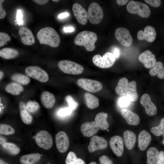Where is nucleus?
I'll return each mask as SVG.
<instances>
[{
	"label": "nucleus",
	"instance_id": "obj_1",
	"mask_svg": "<svg viewBox=\"0 0 164 164\" xmlns=\"http://www.w3.org/2000/svg\"><path fill=\"white\" fill-rule=\"evenodd\" d=\"M37 37L40 44L53 47H58L60 43L59 35L54 29L50 27L41 29L37 33Z\"/></svg>",
	"mask_w": 164,
	"mask_h": 164
},
{
	"label": "nucleus",
	"instance_id": "obj_2",
	"mask_svg": "<svg viewBox=\"0 0 164 164\" xmlns=\"http://www.w3.org/2000/svg\"><path fill=\"white\" fill-rule=\"evenodd\" d=\"M97 39V35L94 32L84 31L77 35L74 43L77 45L84 46L87 51L91 52L95 49V43Z\"/></svg>",
	"mask_w": 164,
	"mask_h": 164
},
{
	"label": "nucleus",
	"instance_id": "obj_3",
	"mask_svg": "<svg viewBox=\"0 0 164 164\" xmlns=\"http://www.w3.org/2000/svg\"><path fill=\"white\" fill-rule=\"evenodd\" d=\"M126 8L129 13L137 14L142 18H148L151 14L150 8L147 5L138 1H130Z\"/></svg>",
	"mask_w": 164,
	"mask_h": 164
},
{
	"label": "nucleus",
	"instance_id": "obj_4",
	"mask_svg": "<svg viewBox=\"0 0 164 164\" xmlns=\"http://www.w3.org/2000/svg\"><path fill=\"white\" fill-rule=\"evenodd\" d=\"M58 66L60 69L64 73L73 75L81 74L84 71L82 66L76 62L64 60L59 61Z\"/></svg>",
	"mask_w": 164,
	"mask_h": 164
},
{
	"label": "nucleus",
	"instance_id": "obj_5",
	"mask_svg": "<svg viewBox=\"0 0 164 164\" xmlns=\"http://www.w3.org/2000/svg\"><path fill=\"white\" fill-rule=\"evenodd\" d=\"M116 58L112 53L107 52L102 56L98 54L94 55L92 58V61L96 66L102 68H108L114 63Z\"/></svg>",
	"mask_w": 164,
	"mask_h": 164
},
{
	"label": "nucleus",
	"instance_id": "obj_6",
	"mask_svg": "<svg viewBox=\"0 0 164 164\" xmlns=\"http://www.w3.org/2000/svg\"><path fill=\"white\" fill-rule=\"evenodd\" d=\"M88 19L92 24L99 23L103 17V10L97 3L92 2L89 5L87 10Z\"/></svg>",
	"mask_w": 164,
	"mask_h": 164
},
{
	"label": "nucleus",
	"instance_id": "obj_7",
	"mask_svg": "<svg viewBox=\"0 0 164 164\" xmlns=\"http://www.w3.org/2000/svg\"><path fill=\"white\" fill-rule=\"evenodd\" d=\"M77 84L78 86L83 89L92 93L99 91L103 87V85L100 82L87 78L78 79L77 81Z\"/></svg>",
	"mask_w": 164,
	"mask_h": 164
},
{
	"label": "nucleus",
	"instance_id": "obj_8",
	"mask_svg": "<svg viewBox=\"0 0 164 164\" xmlns=\"http://www.w3.org/2000/svg\"><path fill=\"white\" fill-rule=\"evenodd\" d=\"M25 72L28 76L37 80L41 82H46L49 79L47 73L43 70L38 66H28L26 68Z\"/></svg>",
	"mask_w": 164,
	"mask_h": 164
},
{
	"label": "nucleus",
	"instance_id": "obj_9",
	"mask_svg": "<svg viewBox=\"0 0 164 164\" xmlns=\"http://www.w3.org/2000/svg\"><path fill=\"white\" fill-rule=\"evenodd\" d=\"M35 138L37 144L44 149H49L52 146L53 140L52 137L46 131H39L36 135Z\"/></svg>",
	"mask_w": 164,
	"mask_h": 164
},
{
	"label": "nucleus",
	"instance_id": "obj_10",
	"mask_svg": "<svg viewBox=\"0 0 164 164\" xmlns=\"http://www.w3.org/2000/svg\"><path fill=\"white\" fill-rule=\"evenodd\" d=\"M116 39L123 46L125 47L130 46L133 43V38L129 31L124 28H118L115 32Z\"/></svg>",
	"mask_w": 164,
	"mask_h": 164
},
{
	"label": "nucleus",
	"instance_id": "obj_11",
	"mask_svg": "<svg viewBox=\"0 0 164 164\" xmlns=\"http://www.w3.org/2000/svg\"><path fill=\"white\" fill-rule=\"evenodd\" d=\"M108 143L104 138L98 136H94L91 139L88 149L90 153L98 150L103 149L106 148Z\"/></svg>",
	"mask_w": 164,
	"mask_h": 164
},
{
	"label": "nucleus",
	"instance_id": "obj_12",
	"mask_svg": "<svg viewBox=\"0 0 164 164\" xmlns=\"http://www.w3.org/2000/svg\"><path fill=\"white\" fill-rule=\"evenodd\" d=\"M55 142L57 149L61 153L66 152L69 145L68 137L63 131L58 132L55 136Z\"/></svg>",
	"mask_w": 164,
	"mask_h": 164
},
{
	"label": "nucleus",
	"instance_id": "obj_13",
	"mask_svg": "<svg viewBox=\"0 0 164 164\" xmlns=\"http://www.w3.org/2000/svg\"><path fill=\"white\" fill-rule=\"evenodd\" d=\"M72 10L77 21L80 24L85 25L87 22V12L80 4L75 3L72 6Z\"/></svg>",
	"mask_w": 164,
	"mask_h": 164
},
{
	"label": "nucleus",
	"instance_id": "obj_14",
	"mask_svg": "<svg viewBox=\"0 0 164 164\" xmlns=\"http://www.w3.org/2000/svg\"><path fill=\"white\" fill-rule=\"evenodd\" d=\"M140 102L144 108L145 112L147 114L152 116L156 114L157 112L156 107L152 102L148 94H145L142 96Z\"/></svg>",
	"mask_w": 164,
	"mask_h": 164
},
{
	"label": "nucleus",
	"instance_id": "obj_15",
	"mask_svg": "<svg viewBox=\"0 0 164 164\" xmlns=\"http://www.w3.org/2000/svg\"><path fill=\"white\" fill-rule=\"evenodd\" d=\"M110 147L116 155L121 157L124 151L123 141L120 136L115 135L112 137L109 141Z\"/></svg>",
	"mask_w": 164,
	"mask_h": 164
},
{
	"label": "nucleus",
	"instance_id": "obj_16",
	"mask_svg": "<svg viewBox=\"0 0 164 164\" xmlns=\"http://www.w3.org/2000/svg\"><path fill=\"white\" fill-rule=\"evenodd\" d=\"M138 59L147 68H152L156 63L155 55L149 50L141 53L139 55Z\"/></svg>",
	"mask_w": 164,
	"mask_h": 164
},
{
	"label": "nucleus",
	"instance_id": "obj_17",
	"mask_svg": "<svg viewBox=\"0 0 164 164\" xmlns=\"http://www.w3.org/2000/svg\"><path fill=\"white\" fill-rule=\"evenodd\" d=\"M156 33L155 29L152 26H148L143 31L139 30L137 33V38L139 40H145L149 42H152L155 39Z\"/></svg>",
	"mask_w": 164,
	"mask_h": 164
},
{
	"label": "nucleus",
	"instance_id": "obj_18",
	"mask_svg": "<svg viewBox=\"0 0 164 164\" xmlns=\"http://www.w3.org/2000/svg\"><path fill=\"white\" fill-rule=\"evenodd\" d=\"M22 43L24 45L31 46L35 42V38L31 31L28 28L23 27L18 31Z\"/></svg>",
	"mask_w": 164,
	"mask_h": 164
},
{
	"label": "nucleus",
	"instance_id": "obj_19",
	"mask_svg": "<svg viewBox=\"0 0 164 164\" xmlns=\"http://www.w3.org/2000/svg\"><path fill=\"white\" fill-rule=\"evenodd\" d=\"M99 128L95 121H94L83 123L81 126L80 130L84 136L89 137L95 134Z\"/></svg>",
	"mask_w": 164,
	"mask_h": 164
},
{
	"label": "nucleus",
	"instance_id": "obj_20",
	"mask_svg": "<svg viewBox=\"0 0 164 164\" xmlns=\"http://www.w3.org/2000/svg\"><path fill=\"white\" fill-rule=\"evenodd\" d=\"M120 112L121 116L129 125L136 126L139 123L140 118L136 113L126 109H122Z\"/></svg>",
	"mask_w": 164,
	"mask_h": 164
},
{
	"label": "nucleus",
	"instance_id": "obj_21",
	"mask_svg": "<svg viewBox=\"0 0 164 164\" xmlns=\"http://www.w3.org/2000/svg\"><path fill=\"white\" fill-rule=\"evenodd\" d=\"M151 140V137L149 132L145 130L141 131L138 138V145L140 149L142 151L145 150L150 143Z\"/></svg>",
	"mask_w": 164,
	"mask_h": 164
},
{
	"label": "nucleus",
	"instance_id": "obj_22",
	"mask_svg": "<svg viewBox=\"0 0 164 164\" xmlns=\"http://www.w3.org/2000/svg\"><path fill=\"white\" fill-rule=\"evenodd\" d=\"M41 100L43 105L46 108H51L54 105L55 102L54 95L47 91L43 92L41 96Z\"/></svg>",
	"mask_w": 164,
	"mask_h": 164
},
{
	"label": "nucleus",
	"instance_id": "obj_23",
	"mask_svg": "<svg viewBox=\"0 0 164 164\" xmlns=\"http://www.w3.org/2000/svg\"><path fill=\"white\" fill-rule=\"evenodd\" d=\"M123 138L127 148L129 150L132 149L136 142L135 134L131 131L126 130L123 133Z\"/></svg>",
	"mask_w": 164,
	"mask_h": 164
},
{
	"label": "nucleus",
	"instance_id": "obj_24",
	"mask_svg": "<svg viewBox=\"0 0 164 164\" xmlns=\"http://www.w3.org/2000/svg\"><path fill=\"white\" fill-rule=\"evenodd\" d=\"M108 114L103 112L98 113L95 118V121L100 128L103 130H107L109 124L107 121Z\"/></svg>",
	"mask_w": 164,
	"mask_h": 164
},
{
	"label": "nucleus",
	"instance_id": "obj_25",
	"mask_svg": "<svg viewBox=\"0 0 164 164\" xmlns=\"http://www.w3.org/2000/svg\"><path fill=\"white\" fill-rule=\"evenodd\" d=\"M19 107L22 120L26 124H30L32 121V117L27 111L25 104L22 101H20L19 104Z\"/></svg>",
	"mask_w": 164,
	"mask_h": 164
},
{
	"label": "nucleus",
	"instance_id": "obj_26",
	"mask_svg": "<svg viewBox=\"0 0 164 164\" xmlns=\"http://www.w3.org/2000/svg\"><path fill=\"white\" fill-rule=\"evenodd\" d=\"M128 81L125 77H122L118 81L115 88L116 94L121 96L125 95L126 93L128 84Z\"/></svg>",
	"mask_w": 164,
	"mask_h": 164
},
{
	"label": "nucleus",
	"instance_id": "obj_27",
	"mask_svg": "<svg viewBox=\"0 0 164 164\" xmlns=\"http://www.w3.org/2000/svg\"><path fill=\"white\" fill-rule=\"evenodd\" d=\"M126 94L131 101H137L138 95L136 90V83L135 81H132L128 83Z\"/></svg>",
	"mask_w": 164,
	"mask_h": 164
},
{
	"label": "nucleus",
	"instance_id": "obj_28",
	"mask_svg": "<svg viewBox=\"0 0 164 164\" xmlns=\"http://www.w3.org/2000/svg\"><path fill=\"white\" fill-rule=\"evenodd\" d=\"M84 97L86 105L89 108L94 109L99 106V100L97 97L86 92L84 94Z\"/></svg>",
	"mask_w": 164,
	"mask_h": 164
},
{
	"label": "nucleus",
	"instance_id": "obj_29",
	"mask_svg": "<svg viewBox=\"0 0 164 164\" xmlns=\"http://www.w3.org/2000/svg\"><path fill=\"white\" fill-rule=\"evenodd\" d=\"M19 53L17 50L11 48H5L0 50V57L6 59L15 58L19 55Z\"/></svg>",
	"mask_w": 164,
	"mask_h": 164
},
{
	"label": "nucleus",
	"instance_id": "obj_30",
	"mask_svg": "<svg viewBox=\"0 0 164 164\" xmlns=\"http://www.w3.org/2000/svg\"><path fill=\"white\" fill-rule=\"evenodd\" d=\"M150 74L152 76L157 75L160 79H164V67L160 61L156 62L155 64L149 70Z\"/></svg>",
	"mask_w": 164,
	"mask_h": 164
},
{
	"label": "nucleus",
	"instance_id": "obj_31",
	"mask_svg": "<svg viewBox=\"0 0 164 164\" xmlns=\"http://www.w3.org/2000/svg\"><path fill=\"white\" fill-rule=\"evenodd\" d=\"M41 155L38 153L25 155L21 156L20 161L22 164H34L40 158Z\"/></svg>",
	"mask_w": 164,
	"mask_h": 164
},
{
	"label": "nucleus",
	"instance_id": "obj_32",
	"mask_svg": "<svg viewBox=\"0 0 164 164\" xmlns=\"http://www.w3.org/2000/svg\"><path fill=\"white\" fill-rule=\"evenodd\" d=\"M6 91L14 95H18L23 91V88L21 85L15 82L10 83L5 87Z\"/></svg>",
	"mask_w": 164,
	"mask_h": 164
},
{
	"label": "nucleus",
	"instance_id": "obj_33",
	"mask_svg": "<svg viewBox=\"0 0 164 164\" xmlns=\"http://www.w3.org/2000/svg\"><path fill=\"white\" fill-rule=\"evenodd\" d=\"M159 152L155 147H151L147 152V164H157V160Z\"/></svg>",
	"mask_w": 164,
	"mask_h": 164
},
{
	"label": "nucleus",
	"instance_id": "obj_34",
	"mask_svg": "<svg viewBox=\"0 0 164 164\" xmlns=\"http://www.w3.org/2000/svg\"><path fill=\"white\" fill-rule=\"evenodd\" d=\"M11 79L12 80L17 83L24 85L28 84L30 80L28 76L18 73L13 74L11 77Z\"/></svg>",
	"mask_w": 164,
	"mask_h": 164
},
{
	"label": "nucleus",
	"instance_id": "obj_35",
	"mask_svg": "<svg viewBox=\"0 0 164 164\" xmlns=\"http://www.w3.org/2000/svg\"><path fill=\"white\" fill-rule=\"evenodd\" d=\"M3 148L9 154L17 155L20 152L19 148L15 144L10 142H5L2 145Z\"/></svg>",
	"mask_w": 164,
	"mask_h": 164
},
{
	"label": "nucleus",
	"instance_id": "obj_36",
	"mask_svg": "<svg viewBox=\"0 0 164 164\" xmlns=\"http://www.w3.org/2000/svg\"><path fill=\"white\" fill-rule=\"evenodd\" d=\"M65 163L66 164H85L82 159L77 158L75 153L73 152H69L66 159Z\"/></svg>",
	"mask_w": 164,
	"mask_h": 164
},
{
	"label": "nucleus",
	"instance_id": "obj_37",
	"mask_svg": "<svg viewBox=\"0 0 164 164\" xmlns=\"http://www.w3.org/2000/svg\"><path fill=\"white\" fill-rule=\"evenodd\" d=\"M151 132L156 136H159L164 134V118H162L159 125L152 128Z\"/></svg>",
	"mask_w": 164,
	"mask_h": 164
},
{
	"label": "nucleus",
	"instance_id": "obj_38",
	"mask_svg": "<svg viewBox=\"0 0 164 164\" xmlns=\"http://www.w3.org/2000/svg\"><path fill=\"white\" fill-rule=\"evenodd\" d=\"M15 131L11 126L4 124L0 125V133L5 135H11L14 133Z\"/></svg>",
	"mask_w": 164,
	"mask_h": 164
},
{
	"label": "nucleus",
	"instance_id": "obj_39",
	"mask_svg": "<svg viewBox=\"0 0 164 164\" xmlns=\"http://www.w3.org/2000/svg\"><path fill=\"white\" fill-rule=\"evenodd\" d=\"M131 101L126 95L123 96L118 99L117 105L120 108H125L128 107L130 104Z\"/></svg>",
	"mask_w": 164,
	"mask_h": 164
},
{
	"label": "nucleus",
	"instance_id": "obj_40",
	"mask_svg": "<svg viewBox=\"0 0 164 164\" xmlns=\"http://www.w3.org/2000/svg\"><path fill=\"white\" fill-rule=\"evenodd\" d=\"M27 109L32 113L37 111L40 107L39 105L37 102L34 101H29L26 106Z\"/></svg>",
	"mask_w": 164,
	"mask_h": 164
},
{
	"label": "nucleus",
	"instance_id": "obj_41",
	"mask_svg": "<svg viewBox=\"0 0 164 164\" xmlns=\"http://www.w3.org/2000/svg\"><path fill=\"white\" fill-rule=\"evenodd\" d=\"M69 105V107L73 111L77 107L78 104L75 101L72 97L70 95L67 96L65 98Z\"/></svg>",
	"mask_w": 164,
	"mask_h": 164
},
{
	"label": "nucleus",
	"instance_id": "obj_42",
	"mask_svg": "<svg viewBox=\"0 0 164 164\" xmlns=\"http://www.w3.org/2000/svg\"><path fill=\"white\" fill-rule=\"evenodd\" d=\"M73 111L69 107H66L60 109L58 112V115L61 117H64L71 114Z\"/></svg>",
	"mask_w": 164,
	"mask_h": 164
},
{
	"label": "nucleus",
	"instance_id": "obj_43",
	"mask_svg": "<svg viewBox=\"0 0 164 164\" xmlns=\"http://www.w3.org/2000/svg\"><path fill=\"white\" fill-rule=\"evenodd\" d=\"M10 37L7 33L1 32H0V47L3 46L8 41H10Z\"/></svg>",
	"mask_w": 164,
	"mask_h": 164
},
{
	"label": "nucleus",
	"instance_id": "obj_44",
	"mask_svg": "<svg viewBox=\"0 0 164 164\" xmlns=\"http://www.w3.org/2000/svg\"><path fill=\"white\" fill-rule=\"evenodd\" d=\"M99 161L100 164H113L112 160L107 156L105 155L101 156L99 158Z\"/></svg>",
	"mask_w": 164,
	"mask_h": 164
},
{
	"label": "nucleus",
	"instance_id": "obj_45",
	"mask_svg": "<svg viewBox=\"0 0 164 164\" xmlns=\"http://www.w3.org/2000/svg\"><path fill=\"white\" fill-rule=\"evenodd\" d=\"M144 1L151 6L155 7L159 6L161 3L160 0H145Z\"/></svg>",
	"mask_w": 164,
	"mask_h": 164
},
{
	"label": "nucleus",
	"instance_id": "obj_46",
	"mask_svg": "<svg viewBox=\"0 0 164 164\" xmlns=\"http://www.w3.org/2000/svg\"><path fill=\"white\" fill-rule=\"evenodd\" d=\"M23 15L22 11L20 10L17 11L16 15V20L17 23L19 25L23 24V21L22 19Z\"/></svg>",
	"mask_w": 164,
	"mask_h": 164
},
{
	"label": "nucleus",
	"instance_id": "obj_47",
	"mask_svg": "<svg viewBox=\"0 0 164 164\" xmlns=\"http://www.w3.org/2000/svg\"><path fill=\"white\" fill-rule=\"evenodd\" d=\"M157 164H164V152L161 151L159 153L157 160Z\"/></svg>",
	"mask_w": 164,
	"mask_h": 164
},
{
	"label": "nucleus",
	"instance_id": "obj_48",
	"mask_svg": "<svg viewBox=\"0 0 164 164\" xmlns=\"http://www.w3.org/2000/svg\"><path fill=\"white\" fill-rule=\"evenodd\" d=\"M4 0H0V19L4 18L5 16L6 12L2 7V3L4 2Z\"/></svg>",
	"mask_w": 164,
	"mask_h": 164
},
{
	"label": "nucleus",
	"instance_id": "obj_49",
	"mask_svg": "<svg viewBox=\"0 0 164 164\" xmlns=\"http://www.w3.org/2000/svg\"><path fill=\"white\" fill-rule=\"evenodd\" d=\"M116 58H118L120 55V50L117 47L115 48L113 50V53H112Z\"/></svg>",
	"mask_w": 164,
	"mask_h": 164
},
{
	"label": "nucleus",
	"instance_id": "obj_50",
	"mask_svg": "<svg viewBox=\"0 0 164 164\" xmlns=\"http://www.w3.org/2000/svg\"><path fill=\"white\" fill-rule=\"evenodd\" d=\"M69 15V14L68 12H65L59 14L58 16V18L59 19H63L68 16Z\"/></svg>",
	"mask_w": 164,
	"mask_h": 164
},
{
	"label": "nucleus",
	"instance_id": "obj_51",
	"mask_svg": "<svg viewBox=\"0 0 164 164\" xmlns=\"http://www.w3.org/2000/svg\"><path fill=\"white\" fill-rule=\"evenodd\" d=\"M33 1L36 3L40 5H44L47 3L48 0H33Z\"/></svg>",
	"mask_w": 164,
	"mask_h": 164
},
{
	"label": "nucleus",
	"instance_id": "obj_52",
	"mask_svg": "<svg viewBox=\"0 0 164 164\" xmlns=\"http://www.w3.org/2000/svg\"><path fill=\"white\" fill-rule=\"evenodd\" d=\"M74 28L72 27H65L63 28V30L66 32H72L74 31Z\"/></svg>",
	"mask_w": 164,
	"mask_h": 164
},
{
	"label": "nucleus",
	"instance_id": "obj_53",
	"mask_svg": "<svg viewBox=\"0 0 164 164\" xmlns=\"http://www.w3.org/2000/svg\"><path fill=\"white\" fill-rule=\"evenodd\" d=\"M128 1V0H117L116 2L118 5H125Z\"/></svg>",
	"mask_w": 164,
	"mask_h": 164
},
{
	"label": "nucleus",
	"instance_id": "obj_54",
	"mask_svg": "<svg viewBox=\"0 0 164 164\" xmlns=\"http://www.w3.org/2000/svg\"><path fill=\"white\" fill-rule=\"evenodd\" d=\"M6 139L4 137L0 136V144L2 145L6 142Z\"/></svg>",
	"mask_w": 164,
	"mask_h": 164
},
{
	"label": "nucleus",
	"instance_id": "obj_55",
	"mask_svg": "<svg viewBox=\"0 0 164 164\" xmlns=\"http://www.w3.org/2000/svg\"><path fill=\"white\" fill-rule=\"evenodd\" d=\"M0 164H9L6 162H5L2 159H0Z\"/></svg>",
	"mask_w": 164,
	"mask_h": 164
},
{
	"label": "nucleus",
	"instance_id": "obj_56",
	"mask_svg": "<svg viewBox=\"0 0 164 164\" xmlns=\"http://www.w3.org/2000/svg\"><path fill=\"white\" fill-rule=\"evenodd\" d=\"M4 75V73L3 72L1 71L0 72V79L1 80L2 77H3Z\"/></svg>",
	"mask_w": 164,
	"mask_h": 164
},
{
	"label": "nucleus",
	"instance_id": "obj_57",
	"mask_svg": "<svg viewBox=\"0 0 164 164\" xmlns=\"http://www.w3.org/2000/svg\"><path fill=\"white\" fill-rule=\"evenodd\" d=\"M89 164H97V163L94 162H91Z\"/></svg>",
	"mask_w": 164,
	"mask_h": 164
},
{
	"label": "nucleus",
	"instance_id": "obj_58",
	"mask_svg": "<svg viewBox=\"0 0 164 164\" xmlns=\"http://www.w3.org/2000/svg\"><path fill=\"white\" fill-rule=\"evenodd\" d=\"M52 1L56 2H59L60 1V0H53Z\"/></svg>",
	"mask_w": 164,
	"mask_h": 164
},
{
	"label": "nucleus",
	"instance_id": "obj_59",
	"mask_svg": "<svg viewBox=\"0 0 164 164\" xmlns=\"http://www.w3.org/2000/svg\"><path fill=\"white\" fill-rule=\"evenodd\" d=\"M163 136H164V134H163ZM162 143H163V144H164V140H163V142H162Z\"/></svg>",
	"mask_w": 164,
	"mask_h": 164
}]
</instances>
